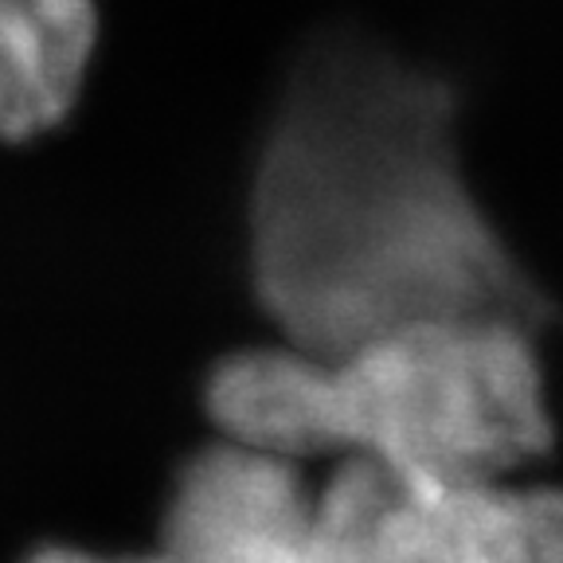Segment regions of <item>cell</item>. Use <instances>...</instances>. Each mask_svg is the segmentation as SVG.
I'll return each mask as SVG.
<instances>
[{"label":"cell","instance_id":"7a4b0ae2","mask_svg":"<svg viewBox=\"0 0 563 563\" xmlns=\"http://www.w3.org/2000/svg\"><path fill=\"white\" fill-rule=\"evenodd\" d=\"M537 329L422 317L329 361L336 450L422 485H485L552 446Z\"/></svg>","mask_w":563,"mask_h":563},{"label":"cell","instance_id":"6da1fadb","mask_svg":"<svg viewBox=\"0 0 563 563\" xmlns=\"http://www.w3.org/2000/svg\"><path fill=\"white\" fill-rule=\"evenodd\" d=\"M251 282L325 361L422 317H548L462 176L454 90L361 40L313 47L282 95L251 176Z\"/></svg>","mask_w":563,"mask_h":563},{"label":"cell","instance_id":"3957f363","mask_svg":"<svg viewBox=\"0 0 563 563\" xmlns=\"http://www.w3.org/2000/svg\"><path fill=\"white\" fill-rule=\"evenodd\" d=\"M161 552L176 563H321L317 497L286 457L211 446L176 474Z\"/></svg>","mask_w":563,"mask_h":563},{"label":"cell","instance_id":"52a82bcc","mask_svg":"<svg viewBox=\"0 0 563 563\" xmlns=\"http://www.w3.org/2000/svg\"><path fill=\"white\" fill-rule=\"evenodd\" d=\"M27 563H114V560H102V555H90V552H75V548H44V552H35Z\"/></svg>","mask_w":563,"mask_h":563},{"label":"cell","instance_id":"5b68a950","mask_svg":"<svg viewBox=\"0 0 563 563\" xmlns=\"http://www.w3.org/2000/svg\"><path fill=\"white\" fill-rule=\"evenodd\" d=\"M98 44L95 0H0V141L55 130Z\"/></svg>","mask_w":563,"mask_h":563},{"label":"cell","instance_id":"277c9868","mask_svg":"<svg viewBox=\"0 0 563 563\" xmlns=\"http://www.w3.org/2000/svg\"><path fill=\"white\" fill-rule=\"evenodd\" d=\"M211 422L235 446L274 457L336 450L333 372L325 356L298 349H251L216 364L203 391Z\"/></svg>","mask_w":563,"mask_h":563},{"label":"cell","instance_id":"8992f818","mask_svg":"<svg viewBox=\"0 0 563 563\" xmlns=\"http://www.w3.org/2000/svg\"><path fill=\"white\" fill-rule=\"evenodd\" d=\"M482 512L497 563H563V489H482Z\"/></svg>","mask_w":563,"mask_h":563}]
</instances>
